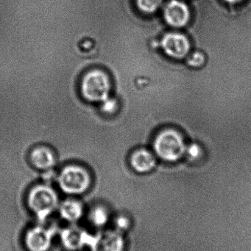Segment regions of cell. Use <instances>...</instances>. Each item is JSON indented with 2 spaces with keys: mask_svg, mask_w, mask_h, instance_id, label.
Listing matches in <instances>:
<instances>
[{
  "mask_svg": "<svg viewBox=\"0 0 251 251\" xmlns=\"http://www.w3.org/2000/svg\"><path fill=\"white\" fill-rule=\"evenodd\" d=\"M187 145L182 134L174 128H165L155 137L153 150L162 160L175 162L185 155Z\"/></svg>",
  "mask_w": 251,
  "mask_h": 251,
  "instance_id": "6da1fadb",
  "label": "cell"
},
{
  "mask_svg": "<svg viewBox=\"0 0 251 251\" xmlns=\"http://www.w3.org/2000/svg\"><path fill=\"white\" fill-rule=\"evenodd\" d=\"M112 84L106 72L101 70L87 72L81 82V93L86 101L100 103L110 97Z\"/></svg>",
  "mask_w": 251,
  "mask_h": 251,
  "instance_id": "7a4b0ae2",
  "label": "cell"
},
{
  "mask_svg": "<svg viewBox=\"0 0 251 251\" xmlns=\"http://www.w3.org/2000/svg\"><path fill=\"white\" fill-rule=\"evenodd\" d=\"M28 204L38 220L44 221L58 206V197L54 189L46 184H40L31 189L28 193Z\"/></svg>",
  "mask_w": 251,
  "mask_h": 251,
  "instance_id": "3957f363",
  "label": "cell"
},
{
  "mask_svg": "<svg viewBox=\"0 0 251 251\" xmlns=\"http://www.w3.org/2000/svg\"><path fill=\"white\" fill-rule=\"evenodd\" d=\"M59 187L65 193L80 195L85 193L91 186L89 173L80 165L64 167L57 177Z\"/></svg>",
  "mask_w": 251,
  "mask_h": 251,
  "instance_id": "277c9868",
  "label": "cell"
},
{
  "mask_svg": "<svg viewBox=\"0 0 251 251\" xmlns=\"http://www.w3.org/2000/svg\"><path fill=\"white\" fill-rule=\"evenodd\" d=\"M88 247L91 251H123L125 242L119 231H106L91 235Z\"/></svg>",
  "mask_w": 251,
  "mask_h": 251,
  "instance_id": "5b68a950",
  "label": "cell"
},
{
  "mask_svg": "<svg viewBox=\"0 0 251 251\" xmlns=\"http://www.w3.org/2000/svg\"><path fill=\"white\" fill-rule=\"evenodd\" d=\"M162 47L168 57L175 60H181L188 55L191 45L185 35L170 32L166 34L162 38Z\"/></svg>",
  "mask_w": 251,
  "mask_h": 251,
  "instance_id": "8992f818",
  "label": "cell"
},
{
  "mask_svg": "<svg viewBox=\"0 0 251 251\" xmlns=\"http://www.w3.org/2000/svg\"><path fill=\"white\" fill-rule=\"evenodd\" d=\"M55 236V230L38 226L28 230L25 237V246L29 251H47Z\"/></svg>",
  "mask_w": 251,
  "mask_h": 251,
  "instance_id": "52a82bcc",
  "label": "cell"
},
{
  "mask_svg": "<svg viewBox=\"0 0 251 251\" xmlns=\"http://www.w3.org/2000/svg\"><path fill=\"white\" fill-rule=\"evenodd\" d=\"M91 234L77 226L65 228L60 234L62 243L69 251H78L88 246Z\"/></svg>",
  "mask_w": 251,
  "mask_h": 251,
  "instance_id": "ba28073f",
  "label": "cell"
},
{
  "mask_svg": "<svg viewBox=\"0 0 251 251\" xmlns=\"http://www.w3.org/2000/svg\"><path fill=\"white\" fill-rule=\"evenodd\" d=\"M190 16L188 7L177 0H172L168 3L165 9V20L169 25L175 27H181L187 25Z\"/></svg>",
  "mask_w": 251,
  "mask_h": 251,
  "instance_id": "9c48e42d",
  "label": "cell"
},
{
  "mask_svg": "<svg viewBox=\"0 0 251 251\" xmlns=\"http://www.w3.org/2000/svg\"><path fill=\"white\" fill-rule=\"evenodd\" d=\"M130 163L137 173L145 174L151 171L156 166V156L147 149H138L131 154Z\"/></svg>",
  "mask_w": 251,
  "mask_h": 251,
  "instance_id": "30bf717a",
  "label": "cell"
},
{
  "mask_svg": "<svg viewBox=\"0 0 251 251\" xmlns=\"http://www.w3.org/2000/svg\"><path fill=\"white\" fill-rule=\"evenodd\" d=\"M29 159L35 168L42 171L51 169L56 162L53 151L45 146L35 148L31 151Z\"/></svg>",
  "mask_w": 251,
  "mask_h": 251,
  "instance_id": "8fae6325",
  "label": "cell"
},
{
  "mask_svg": "<svg viewBox=\"0 0 251 251\" xmlns=\"http://www.w3.org/2000/svg\"><path fill=\"white\" fill-rule=\"evenodd\" d=\"M59 213L65 221L69 223H75L82 218L84 207L78 201L67 199L59 206Z\"/></svg>",
  "mask_w": 251,
  "mask_h": 251,
  "instance_id": "7c38bea8",
  "label": "cell"
},
{
  "mask_svg": "<svg viewBox=\"0 0 251 251\" xmlns=\"http://www.w3.org/2000/svg\"><path fill=\"white\" fill-rule=\"evenodd\" d=\"M88 219L94 226L103 227L109 221V214L103 206H97L90 212Z\"/></svg>",
  "mask_w": 251,
  "mask_h": 251,
  "instance_id": "4fadbf2b",
  "label": "cell"
},
{
  "mask_svg": "<svg viewBox=\"0 0 251 251\" xmlns=\"http://www.w3.org/2000/svg\"><path fill=\"white\" fill-rule=\"evenodd\" d=\"M162 2V0H137V4L139 10L147 13L156 11Z\"/></svg>",
  "mask_w": 251,
  "mask_h": 251,
  "instance_id": "5bb4252c",
  "label": "cell"
},
{
  "mask_svg": "<svg viewBox=\"0 0 251 251\" xmlns=\"http://www.w3.org/2000/svg\"><path fill=\"white\" fill-rule=\"evenodd\" d=\"M100 104V110L105 114H113L118 109V101L112 97H108Z\"/></svg>",
  "mask_w": 251,
  "mask_h": 251,
  "instance_id": "9a60e30c",
  "label": "cell"
},
{
  "mask_svg": "<svg viewBox=\"0 0 251 251\" xmlns=\"http://www.w3.org/2000/svg\"><path fill=\"white\" fill-rule=\"evenodd\" d=\"M206 61L204 54L203 53L195 51L189 56L187 58V63L189 66L193 68L201 67Z\"/></svg>",
  "mask_w": 251,
  "mask_h": 251,
  "instance_id": "2e32d148",
  "label": "cell"
},
{
  "mask_svg": "<svg viewBox=\"0 0 251 251\" xmlns=\"http://www.w3.org/2000/svg\"><path fill=\"white\" fill-rule=\"evenodd\" d=\"M185 154H187L190 159H198L202 155L201 147L197 143H192V144L187 146Z\"/></svg>",
  "mask_w": 251,
  "mask_h": 251,
  "instance_id": "e0dca14e",
  "label": "cell"
},
{
  "mask_svg": "<svg viewBox=\"0 0 251 251\" xmlns=\"http://www.w3.org/2000/svg\"><path fill=\"white\" fill-rule=\"evenodd\" d=\"M130 226V222L128 219L125 217H119L116 220V226L119 231H123L128 228Z\"/></svg>",
  "mask_w": 251,
  "mask_h": 251,
  "instance_id": "ac0fdd59",
  "label": "cell"
},
{
  "mask_svg": "<svg viewBox=\"0 0 251 251\" xmlns=\"http://www.w3.org/2000/svg\"><path fill=\"white\" fill-rule=\"evenodd\" d=\"M225 1H228V2L229 3H237L241 1V0H225Z\"/></svg>",
  "mask_w": 251,
  "mask_h": 251,
  "instance_id": "d6986e66",
  "label": "cell"
}]
</instances>
